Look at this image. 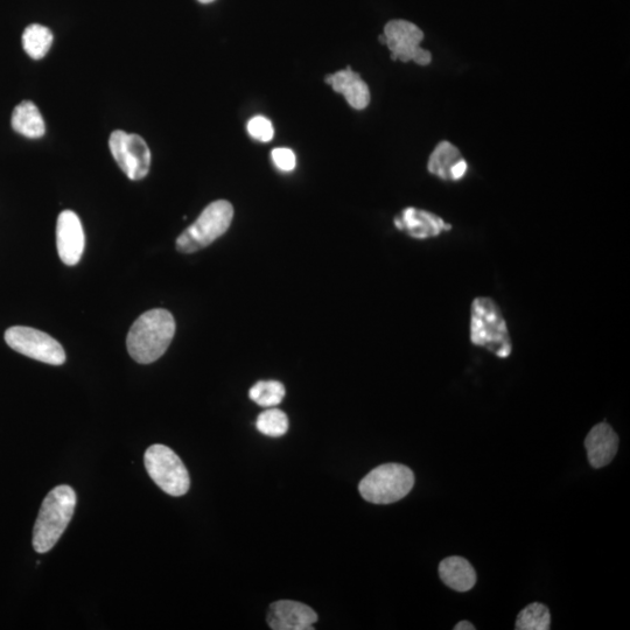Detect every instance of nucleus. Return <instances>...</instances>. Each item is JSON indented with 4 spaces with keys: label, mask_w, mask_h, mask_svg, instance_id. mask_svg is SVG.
<instances>
[{
    "label": "nucleus",
    "mask_w": 630,
    "mask_h": 630,
    "mask_svg": "<svg viewBox=\"0 0 630 630\" xmlns=\"http://www.w3.org/2000/svg\"><path fill=\"white\" fill-rule=\"evenodd\" d=\"M174 334L173 315L163 308H157L140 315L135 321L126 339V346L133 360L150 364L165 354Z\"/></svg>",
    "instance_id": "f257e3e1"
},
{
    "label": "nucleus",
    "mask_w": 630,
    "mask_h": 630,
    "mask_svg": "<svg viewBox=\"0 0 630 630\" xmlns=\"http://www.w3.org/2000/svg\"><path fill=\"white\" fill-rule=\"evenodd\" d=\"M76 507L75 490L67 485L55 487L41 504L33 529V548L46 553L59 542L72 521Z\"/></svg>",
    "instance_id": "f03ea898"
},
{
    "label": "nucleus",
    "mask_w": 630,
    "mask_h": 630,
    "mask_svg": "<svg viewBox=\"0 0 630 630\" xmlns=\"http://www.w3.org/2000/svg\"><path fill=\"white\" fill-rule=\"evenodd\" d=\"M471 341L501 359L513 352L508 326L500 307L493 299L476 298L471 310Z\"/></svg>",
    "instance_id": "7ed1b4c3"
},
{
    "label": "nucleus",
    "mask_w": 630,
    "mask_h": 630,
    "mask_svg": "<svg viewBox=\"0 0 630 630\" xmlns=\"http://www.w3.org/2000/svg\"><path fill=\"white\" fill-rule=\"evenodd\" d=\"M415 485V475L409 467L399 464L378 466L360 482L364 500L374 504H390L404 499Z\"/></svg>",
    "instance_id": "20e7f679"
},
{
    "label": "nucleus",
    "mask_w": 630,
    "mask_h": 630,
    "mask_svg": "<svg viewBox=\"0 0 630 630\" xmlns=\"http://www.w3.org/2000/svg\"><path fill=\"white\" fill-rule=\"evenodd\" d=\"M234 217V208L226 200L210 203L191 227L177 240V249L182 254H193L208 247L217 238L226 234Z\"/></svg>",
    "instance_id": "39448f33"
},
{
    "label": "nucleus",
    "mask_w": 630,
    "mask_h": 630,
    "mask_svg": "<svg viewBox=\"0 0 630 630\" xmlns=\"http://www.w3.org/2000/svg\"><path fill=\"white\" fill-rule=\"evenodd\" d=\"M145 467L157 486L171 496H182L191 486L184 462L170 447L152 445L144 457Z\"/></svg>",
    "instance_id": "423d86ee"
},
{
    "label": "nucleus",
    "mask_w": 630,
    "mask_h": 630,
    "mask_svg": "<svg viewBox=\"0 0 630 630\" xmlns=\"http://www.w3.org/2000/svg\"><path fill=\"white\" fill-rule=\"evenodd\" d=\"M5 341L19 354L31 357L42 363L61 366L66 362L65 349L61 343L38 329L14 326L5 332Z\"/></svg>",
    "instance_id": "0eeeda50"
},
{
    "label": "nucleus",
    "mask_w": 630,
    "mask_h": 630,
    "mask_svg": "<svg viewBox=\"0 0 630 630\" xmlns=\"http://www.w3.org/2000/svg\"><path fill=\"white\" fill-rule=\"evenodd\" d=\"M109 147L112 157L130 180H142L149 174L151 151L142 137L117 130L111 133Z\"/></svg>",
    "instance_id": "6e6552de"
},
{
    "label": "nucleus",
    "mask_w": 630,
    "mask_h": 630,
    "mask_svg": "<svg viewBox=\"0 0 630 630\" xmlns=\"http://www.w3.org/2000/svg\"><path fill=\"white\" fill-rule=\"evenodd\" d=\"M384 45L391 52V59L402 62H416L419 66L430 65L432 55L420 47L424 33L420 28L406 20H391L384 27Z\"/></svg>",
    "instance_id": "1a4fd4ad"
},
{
    "label": "nucleus",
    "mask_w": 630,
    "mask_h": 630,
    "mask_svg": "<svg viewBox=\"0 0 630 630\" xmlns=\"http://www.w3.org/2000/svg\"><path fill=\"white\" fill-rule=\"evenodd\" d=\"M56 245L59 257L68 266H74L81 261L86 237L80 217L72 210H65L59 215L56 224Z\"/></svg>",
    "instance_id": "9d476101"
},
{
    "label": "nucleus",
    "mask_w": 630,
    "mask_h": 630,
    "mask_svg": "<svg viewBox=\"0 0 630 630\" xmlns=\"http://www.w3.org/2000/svg\"><path fill=\"white\" fill-rule=\"evenodd\" d=\"M317 621V613L298 601L273 602L268 613V623L273 630H312Z\"/></svg>",
    "instance_id": "9b49d317"
},
{
    "label": "nucleus",
    "mask_w": 630,
    "mask_h": 630,
    "mask_svg": "<svg viewBox=\"0 0 630 630\" xmlns=\"http://www.w3.org/2000/svg\"><path fill=\"white\" fill-rule=\"evenodd\" d=\"M395 226L416 240L437 237L452 229L451 224L438 215L413 207L404 209L395 217Z\"/></svg>",
    "instance_id": "f8f14e48"
},
{
    "label": "nucleus",
    "mask_w": 630,
    "mask_h": 630,
    "mask_svg": "<svg viewBox=\"0 0 630 630\" xmlns=\"http://www.w3.org/2000/svg\"><path fill=\"white\" fill-rule=\"evenodd\" d=\"M587 458L594 468L611 464L618 453L619 437L607 423L595 425L585 439Z\"/></svg>",
    "instance_id": "ddd939ff"
},
{
    "label": "nucleus",
    "mask_w": 630,
    "mask_h": 630,
    "mask_svg": "<svg viewBox=\"0 0 630 630\" xmlns=\"http://www.w3.org/2000/svg\"><path fill=\"white\" fill-rule=\"evenodd\" d=\"M427 168L441 180L459 181L465 177L468 164L458 147L450 142H441L432 152Z\"/></svg>",
    "instance_id": "4468645a"
},
{
    "label": "nucleus",
    "mask_w": 630,
    "mask_h": 630,
    "mask_svg": "<svg viewBox=\"0 0 630 630\" xmlns=\"http://www.w3.org/2000/svg\"><path fill=\"white\" fill-rule=\"evenodd\" d=\"M325 82L331 84L336 93L345 96L350 107L356 110H363L368 107L370 103L368 84L352 68L347 67L339 70V72L327 75Z\"/></svg>",
    "instance_id": "2eb2a0df"
},
{
    "label": "nucleus",
    "mask_w": 630,
    "mask_h": 630,
    "mask_svg": "<svg viewBox=\"0 0 630 630\" xmlns=\"http://www.w3.org/2000/svg\"><path fill=\"white\" fill-rule=\"evenodd\" d=\"M439 576L454 591L467 592L476 584L474 567L465 558L448 557L439 565Z\"/></svg>",
    "instance_id": "dca6fc26"
},
{
    "label": "nucleus",
    "mask_w": 630,
    "mask_h": 630,
    "mask_svg": "<svg viewBox=\"0 0 630 630\" xmlns=\"http://www.w3.org/2000/svg\"><path fill=\"white\" fill-rule=\"evenodd\" d=\"M12 128L19 135L27 138H41L45 135L44 118L33 102L24 101L17 105L12 114Z\"/></svg>",
    "instance_id": "f3484780"
},
{
    "label": "nucleus",
    "mask_w": 630,
    "mask_h": 630,
    "mask_svg": "<svg viewBox=\"0 0 630 630\" xmlns=\"http://www.w3.org/2000/svg\"><path fill=\"white\" fill-rule=\"evenodd\" d=\"M53 45V33L49 28L32 24L26 28L23 34V47L25 52L34 60L45 58Z\"/></svg>",
    "instance_id": "a211bd4d"
},
{
    "label": "nucleus",
    "mask_w": 630,
    "mask_h": 630,
    "mask_svg": "<svg viewBox=\"0 0 630 630\" xmlns=\"http://www.w3.org/2000/svg\"><path fill=\"white\" fill-rule=\"evenodd\" d=\"M551 626V614L549 608L534 602L518 614L516 630H548Z\"/></svg>",
    "instance_id": "6ab92c4d"
},
{
    "label": "nucleus",
    "mask_w": 630,
    "mask_h": 630,
    "mask_svg": "<svg viewBox=\"0 0 630 630\" xmlns=\"http://www.w3.org/2000/svg\"><path fill=\"white\" fill-rule=\"evenodd\" d=\"M285 387L278 381L257 382L249 391V397L263 408H275L283 402L285 397Z\"/></svg>",
    "instance_id": "aec40b11"
},
{
    "label": "nucleus",
    "mask_w": 630,
    "mask_h": 630,
    "mask_svg": "<svg viewBox=\"0 0 630 630\" xmlns=\"http://www.w3.org/2000/svg\"><path fill=\"white\" fill-rule=\"evenodd\" d=\"M257 430L271 438L283 437L289 430V418L282 410L269 408L258 416Z\"/></svg>",
    "instance_id": "412c9836"
},
{
    "label": "nucleus",
    "mask_w": 630,
    "mask_h": 630,
    "mask_svg": "<svg viewBox=\"0 0 630 630\" xmlns=\"http://www.w3.org/2000/svg\"><path fill=\"white\" fill-rule=\"evenodd\" d=\"M249 135L258 142L268 143L275 135L271 121L263 116L251 118L248 123Z\"/></svg>",
    "instance_id": "4be33fe9"
},
{
    "label": "nucleus",
    "mask_w": 630,
    "mask_h": 630,
    "mask_svg": "<svg viewBox=\"0 0 630 630\" xmlns=\"http://www.w3.org/2000/svg\"><path fill=\"white\" fill-rule=\"evenodd\" d=\"M273 164L283 172H291L296 168L297 158L296 154L287 147H279L271 153Z\"/></svg>",
    "instance_id": "5701e85b"
},
{
    "label": "nucleus",
    "mask_w": 630,
    "mask_h": 630,
    "mask_svg": "<svg viewBox=\"0 0 630 630\" xmlns=\"http://www.w3.org/2000/svg\"><path fill=\"white\" fill-rule=\"evenodd\" d=\"M455 630H475V627L471 622L461 621L457 626L454 627Z\"/></svg>",
    "instance_id": "b1692460"
},
{
    "label": "nucleus",
    "mask_w": 630,
    "mask_h": 630,
    "mask_svg": "<svg viewBox=\"0 0 630 630\" xmlns=\"http://www.w3.org/2000/svg\"><path fill=\"white\" fill-rule=\"evenodd\" d=\"M198 2H200L201 4H210L215 2V0H198Z\"/></svg>",
    "instance_id": "393cba45"
}]
</instances>
